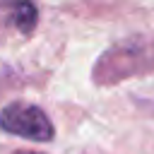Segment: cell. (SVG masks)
<instances>
[{"label":"cell","mask_w":154,"mask_h":154,"mask_svg":"<svg viewBox=\"0 0 154 154\" xmlns=\"http://www.w3.org/2000/svg\"><path fill=\"white\" fill-rule=\"evenodd\" d=\"M154 75V38L130 36L113 43L94 63L91 77L96 84H118L130 77Z\"/></svg>","instance_id":"cell-1"},{"label":"cell","mask_w":154,"mask_h":154,"mask_svg":"<svg viewBox=\"0 0 154 154\" xmlns=\"http://www.w3.org/2000/svg\"><path fill=\"white\" fill-rule=\"evenodd\" d=\"M0 130L36 142H51L55 135V128L46 111L24 101H12L0 111Z\"/></svg>","instance_id":"cell-2"},{"label":"cell","mask_w":154,"mask_h":154,"mask_svg":"<svg viewBox=\"0 0 154 154\" xmlns=\"http://www.w3.org/2000/svg\"><path fill=\"white\" fill-rule=\"evenodd\" d=\"M14 154H38V152H26V149H19V152H14Z\"/></svg>","instance_id":"cell-3"}]
</instances>
